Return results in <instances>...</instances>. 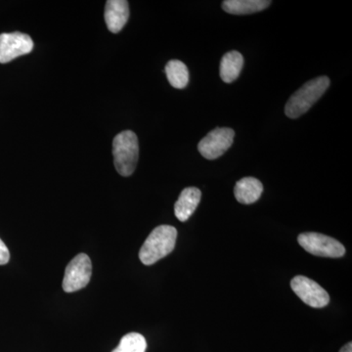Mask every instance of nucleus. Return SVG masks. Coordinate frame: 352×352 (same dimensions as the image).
<instances>
[{"label":"nucleus","mask_w":352,"mask_h":352,"mask_svg":"<svg viewBox=\"0 0 352 352\" xmlns=\"http://www.w3.org/2000/svg\"><path fill=\"white\" fill-rule=\"evenodd\" d=\"M177 230L173 226H157L150 233L139 252V258L145 265H153L175 250Z\"/></svg>","instance_id":"f257e3e1"},{"label":"nucleus","mask_w":352,"mask_h":352,"mask_svg":"<svg viewBox=\"0 0 352 352\" xmlns=\"http://www.w3.org/2000/svg\"><path fill=\"white\" fill-rule=\"evenodd\" d=\"M329 87L330 80L328 76H319L305 83L287 102L285 107L287 117L296 119L307 113L325 94Z\"/></svg>","instance_id":"f03ea898"},{"label":"nucleus","mask_w":352,"mask_h":352,"mask_svg":"<svg viewBox=\"0 0 352 352\" xmlns=\"http://www.w3.org/2000/svg\"><path fill=\"white\" fill-rule=\"evenodd\" d=\"M113 164L120 175L131 176L138 162L139 145L136 134L131 131L120 132L113 141Z\"/></svg>","instance_id":"7ed1b4c3"},{"label":"nucleus","mask_w":352,"mask_h":352,"mask_svg":"<svg viewBox=\"0 0 352 352\" xmlns=\"http://www.w3.org/2000/svg\"><path fill=\"white\" fill-rule=\"evenodd\" d=\"M298 244L309 254L322 258H339L346 254V248L339 241L320 233L300 234Z\"/></svg>","instance_id":"20e7f679"},{"label":"nucleus","mask_w":352,"mask_h":352,"mask_svg":"<svg viewBox=\"0 0 352 352\" xmlns=\"http://www.w3.org/2000/svg\"><path fill=\"white\" fill-rule=\"evenodd\" d=\"M92 274V263L89 256L85 254H80L65 270L63 289L66 293H75L87 287L89 283Z\"/></svg>","instance_id":"39448f33"},{"label":"nucleus","mask_w":352,"mask_h":352,"mask_svg":"<svg viewBox=\"0 0 352 352\" xmlns=\"http://www.w3.org/2000/svg\"><path fill=\"white\" fill-rule=\"evenodd\" d=\"M235 132L228 127H217L201 139L198 150L204 157L215 160L226 154L233 144Z\"/></svg>","instance_id":"423d86ee"},{"label":"nucleus","mask_w":352,"mask_h":352,"mask_svg":"<svg viewBox=\"0 0 352 352\" xmlns=\"http://www.w3.org/2000/svg\"><path fill=\"white\" fill-rule=\"evenodd\" d=\"M292 289L305 305L314 308L327 307L330 296L320 285L305 276H296L291 282Z\"/></svg>","instance_id":"0eeeda50"},{"label":"nucleus","mask_w":352,"mask_h":352,"mask_svg":"<svg viewBox=\"0 0 352 352\" xmlns=\"http://www.w3.org/2000/svg\"><path fill=\"white\" fill-rule=\"evenodd\" d=\"M34 50L31 36L22 32L0 34V63L6 64L16 58L29 54Z\"/></svg>","instance_id":"6e6552de"},{"label":"nucleus","mask_w":352,"mask_h":352,"mask_svg":"<svg viewBox=\"0 0 352 352\" xmlns=\"http://www.w3.org/2000/svg\"><path fill=\"white\" fill-rule=\"evenodd\" d=\"M129 18V6L126 0H109L106 2L105 22L109 31L118 34L124 29Z\"/></svg>","instance_id":"1a4fd4ad"},{"label":"nucleus","mask_w":352,"mask_h":352,"mask_svg":"<svg viewBox=\"0 0 352 352\" xmlns=\"http://www.w3.org/2000/svg\"><path fill=\"white\" fill-rule=\"evenodd\" d=\"M201 193L196 187H188L183 190L175 205V214L178 220L187 221L198 208Z\"/></svg>","instance_id":"9d476101"},{"label":"nucleus","mask_w":352,"mask_h":352,"mask_svg":"<svg viewBox=\"0 0 352 352\" xmlns=\"http://www.w3.org/2000/svg\"><path fill=\"white\" fill-rule=\"evenodd\" d=\"M263 192V183L254 177H244L236 183L234 188L236 200L244 205H251L261 198Z\"/></svg>","instance_id":"9b49d317"},{"label":"nucleus","mask_w":352,"mask_h":352,"mask_svg":"<svg viewBox=\"0 0 352 352\" xmlns=\"http://www.w3.org/2000/svg\"><path fill=\"white\" fill-rule=\"evenodd\" d=\"M244 66V58L238 51H229L220 62V78L224 82L231 83L239 78Z\"/></svg>","instance_id":"f8f14e48"},{"label":"nucleus","mask_w":352,"mask_h":352,"mask_svg":"<svg viewBox=\"0 0 352 352\" xmlns=\"http://www.w3.org/2000/svg\"><path fill=\"white\" fill-rule=\"evenodd\" d=\"M271 4L268 0H226L222 8L226 12L232 15H248L261 12Z\"/></svg>","instance_id":"ddd939ff"},{"label":"nucleus","mask_w":352,"mask_h":352,"mask_svg":"<svg viewBox=\"0 0 352 352\" xmlns=\"http://www.w3.org/2000/svg\"><path fill=\"white\" fill-rule=\"evenodd\" d=\"M166 78L171 87L183 89L189 82V71L186 65L179 60H171L166 66Z\"/></svg>","instance_id":"4468645a"},{"label":"nucleus","mask_w":352,"mask_h":352,"mask_svg":"<svg viewBox=\"0 0 352 352\" xmlns=\"http://www.w3.org/2000/svg\"><path fill=\"white\" fill-rule=\"evenodd\" d=\"M147 342L141 333H129L122 338L112 352H146Z\"/></svg>","instance_id":"2eb2a0df"},{"label":"nucleus","mask_w":352,"mask_h":352,"mask_svg":"<svg viewBox=\"0 0 352 352\" xmlns=\"http://www.w3.org/2000/svg\"><path fill=\"white\" fill-rule=\"evenodd\" d=\"M10 259V252L8 248L4 244L3 241L0 239V265H6Z\"/></svg>","instance_id":"dca6fc26"},{"label":"nucleus","mask_w":352,"mask_h":352,"mask_svg":"<svg viewBox=\"0 0 352 352\" xmlns=\"http://www.w3.org/2000/svg\"><path fill=\"white\" fill-rule=\"evenodd\" d=\"M340 352H352L351 342H349V344H346V346L342 347V349H340Z\"/></svg>","instance_id":"f3484780"}]
</instances>
